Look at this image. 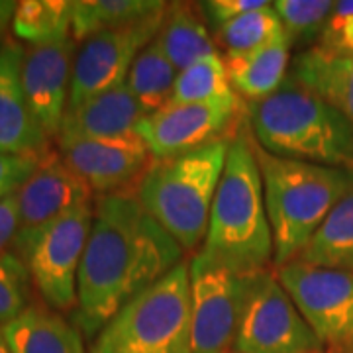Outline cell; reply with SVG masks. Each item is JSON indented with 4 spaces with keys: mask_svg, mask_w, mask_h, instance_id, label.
<instances>
[{
    "mask_svg": "<svg viewBox=\"0 0 353 353\" xmlns=\"http://www.w3.org/2000/svg\"><path fill=\"white\" fill-rule=\"evenodd\" d=\"M212 36L216 48L224 51V57H234L269 46L271 41L283 38L285 30L273 8V2H269L263 8L243 14L234 22L222 26Z\"/></svg>",
    "mask_w": 353,
    "mask_h": 353,
    "instance_id": "cell-26",
    "label": "cell"
},
{
    "mask_svg": "<svg viewBox=\"0 0 353 353\" xmlns=\"http://www.w3.org/2000/svg\"><path fill=\"white\" fill-rule=\"evenodd\" d=\"M255 277L222 269L201 252L192 255L189 261L192 353H234Z\"/></svg>",
    "mask_w": 353,
    "mask_h": 353,
    "instance_id": "cell-7",
    "label": "cell"
},
{
    "mask_svg": "<svg viewBox=\"0 0 353 353\" xmlns=\"http://www.w3.org/2000/svg\"><path fill=\"white\" fill-rule=\"evenodd\" d=\"M248 124L271 155L353 171V124L290 73L271 97L248 104Z\"/></svg>",
    "mask_w": 353,
    "mask_h": 353,
    "instance_id": "cell-3",
    "label": "cell"
},
{
    "mask_svg": "<svg viewBox=\"0 0 353 353\" xmlns=\"http://www.w3.org/2000/svg\"><path fill=\"white\" fill-rule=\"evenodd\" d=\"M0 353H10L6 338H4V330H0Z\"/></svg>",
    "mask_w": 353,
    "mask_h": 353,
    "instance_id": "cell-35",
    "label": "cell"
},
{
    "mask_svg": "<svg viewBox=\"0 0 353 353\" xmlns=\"http://www.w3.org/2000/svg\"><path fill=\"white\" fill-rule=\"evenodd\" d=\"M199 252L222 269L255 277L273 265V234L248 118L230 141L210 222Z\"/></svg>",
    "mask_w": 353,
    "mask_h": 353,
    "instance_id": "cell-2",
    "label": "cell"
},
{
    "mask_svg": "<svg viewBox=\"0 0 353 353\" xmlns=\"http://www.w3.org/2000/svg\"><path fill=\"white\" fill-rule=\"evenodd\" d=\"M322 48L353 55V0L336 2L330 16L324 36L320 39Z\"/></svg>",
    "mask_w": 353,
    "mask_h": 353,
    "instance_id": "cell-30",
    "label": "cell"
},
{
    "mask_svg": "<svg viewBox=\"0 0 353 353\" xmlns=\"http://www.w3.org/2000/svg\"><path fill=\"white\" fill-rule=\"evenodd\" d=\"M150 112L136 101L128 83L67 110L57 141L116 138L134 134Z\"/></svg>",
    "mask_w": 353,
    "mask_h": 353,
    "instance_id": "cell-17",
    "label": "cell"
},
{
    "mask_svg": "<svg viewBox=\"0 0 353 353\" xmlns=\"http://www.w3.org/2000/svg\"><path fill=\"white\" fill-rule=\"evenodd\" d=\"M57 148L65 163L99 196L134 192L153 163L148 143L136 132L116 138L57 141Z\"/></svg>",
    "mask_w": 353,
    "mask_h": 353,
    "instance_id": "cell-13",
    "label": "cell"
},
{
    "mask_svg": "<svg viewBox=\"0 0 353 353\" xmlns=\"http://www.w3.org/2000/svg\"><path fill=\"white\" fill-rule=\"evenodd\" d=\"M43 155L0 153V201H4L6 196H10V194L22 189V185L38 169Z\"/></svg>",
    "mask_w": 353,
    "mask_h": 353,
    "instance_id": "cell-31",
    "label": "cell"
},
{
    "mask_svg": "<svg viewBox=\"0 0 353 353\" xmlns=\"http://www.w3.org/2000/svg\"><path fill=\"white\" fill-rule=\"evenodd\" d=\"M16 6H18V2H14V0H0V36L2 38H4L8 24H12Z\"/></svg>",
    "mask_w": 353,
    "mask_h": 353,
    "instance_id": "cell-34",
    "label": "cell"
},
{
    "mask_svg": "<svg viewBox=\"0 0 353 353\" xmlns=\"http://www.w3.org/2000/svg\"><path fill=\"white\" fill-rule=\"evenodd\" d=\"M88 353H192L189 261L128 303Z\"/></svg>",
    "mask_w": 353,
    "mask_h": 353,
    "instance_id": "cell-6",
    "label": "cell"
},
{
    "mask_svg": "<svg viewBox=\"0 0 353 353\" xmlns=\"http://www.w3.org/2000/svg\"><path fill=\"white\" fill-rule=\"evenodd\" d=\"M232 92L234 90L230 87L224 57L220 55V51H216L194 61L179 73L171 102L173 104L212 102L230 97Z\"/></svg>",
    "mask_w": 353,
    "mask_h": 353,
    "instance_id": "cell-27",
    "label": "cell"
},
{
    "mask_svg": "<svg viewBox=\"0 0 353 353\" xmlns=\"http://www.w3.org/2000/svg\"><path fill=\"white\" fill-rule=\"evenodd\" d=\"M94 218V201L77 204L46 228L24 255L46 306L57 312L77 308V279Z\"/></svg>",
    "mask_w": 353,
    "mask_h": 353,
    "instance_id": "cell-9",
    "label": "cell"
},
{
    "mask_svg": "<svg viewBox=\"0 0 353 353\" xmlns=\"http://www.w3.org/2000/svg\"><path fill=\"white\" fill-rule=\"evenodd\" d=\"M167 2L161 0H75L71 36L85 41L101 32L128 28L163 12Z\"/></svg>",
    "mask_w": 353,
    "mask_h": 353,
    "instance_id": "cell-22",
    "label": "cell"
},
{
    "mask_svg": "<svg viewBox=\"0 0 353 353\" xmlns=\"http://www.w3.org/2000/svg\"><path fill=\"white\" fill-rule=\"evenodd\" d=\"M30 290L32 275L28 265L16 253L0 257V330L12 324L32 306Z\"/></svg>",
    "mask_w": 353,
    "mask_h": 353,
    "instance_id": "cell-29",
    "label": "cell"
},
{
    "mask_svg": "<svg viewBox=\"0 0 353 353\" xmlns=\"http://www.w3.org/2000/svg\"><path fill=\"white\" fill-rule=\"evenodd\" d=\"M165 10L138 24L101 32L81 41L73 63L67 110H75L90 99L126 83L139 51L157 36Z\"/></svg>",
    "mask_w": 353,
    "mask_h": 353,
    "instance_id": "cell-12",
    "label": "cell"
},
{
    "mask_svg": "<svg viewBox=\"0 0 353 353\" xmlns=\"http://www.w3.org/2000/svg\"><path fill=\"white\" fill-rule=\"evenodd\" d=\"M294 261L353 273V190L332 210Z\"/></svg>",
    "mask_w": 353,
    "mask_h": 353,
    "instance_id": "cell-23",
    "label": "cell"
},
{
    "mask_svg": "<svg viewBox=\"0 0 353 353\" xmlns=\"http://www.w3.org/2000/svg\"><path fill=\"white\" fill-rule=\"evenodd\" d=\"M248 118V104L236 92L212 102L167 104L150 114L136 134L143 139L153 159H171L206 148L238 134Z\"/></svg>",
    "mask_w": 353,
    "mask_h": 353,
    "instance_id": "cell-10",
    "label": "cell"
},
{
    "mask_svg": "<svg viewBox=\"0 0 353 353\" xmlns=\"http://www.w3.org/2000/svg\"><path fill=\"white\" fill-rule=\"evenodd\" d=\"M10 353H87L81 330L50 306L32 304L4 328Z\"/></svg>",
    "mask_w": 353,
    "mask_h": 353,
    "instance_id": "cell-20",
    "label": "cell"
},
{
    "mask_svg": "<svg viewBox=\"0 0 353 353\" xmlns=\"http://www.w3.org/2000/svg\"><path fill=\"white\" fill-rule=\"evenodd\" d=\"M336 2L330 0H277L273 8L292 48L310 50L324 36Z\"/></svg>",
    "mask_w": 353,
    "mask_h": 353,
    "instance_id": "cell-28",
    "label": "cell"
},
{
    "mask_svg": "<svg viewBox=\"0 0 353 353\" xmlns=\"http://www.w3.org/2000/svg\"><path fill=\"white\" fill-rule=\"evenodd\" d=\"M155 39L179 73L218 51L199 2H167L163 22Z\"/></svg>",
    "mask_w": 353,
    "mask_h": 353,
    "instance_id": "cell-21",
    "label": "cell"
},
{
    "mask_svg": "<svg viewBox=\"0 0 353 353\" xmlns=\"http://www.w3.org/2000/svg\"><path fill=\"white\" fill-rule=\"evenodd\" d=\"M179 71L167 59V55L153 39L150 46L139 51L128 75V87L136 101L150 114L157 112L171 104Z\"/></svg>",
    "mask_w": 353,
    "mask_h": 353,
    "instance_id": "cell-24",
    "label": "cell"
},
{
    "mask_svg": "<svg viewBox=\"0 0 353 353\" xmlns=\"http://www.w3.org/2000/svg\"><path fill=\"white\" fill-rule=\"evenodd\" d=\"M185 250L134 192L94 199V218L77 279V328L94 340L114 316L183 263Z\"/></svg>",
    "mask_w": 353,
    "mask_h": 353,
    "instance_id": "cell-1",
    "label": "cell"
},
{
    "mask_svg": "<svg viewBox=\"0 0 353 353\" xmlns=\"http://www.w3.org/2000/svg\"><path fill=\"white\" fill-rule=\"evenodd\" d=\"M324 353H353V273L290 261L273 269Z\"/></svg>",
    "mask_w": 353,
    "mask_h": 353,
    "instance_id": "cell-8",
    "label": "cell"
},
{
    "mask_svg": "<svg viewBox=\"0 0 353 353\" xmlns=\"http://www.w3.org/2000/svg\"><path fill=\"white\" fill-rule=\"evenodd\" d=\"M22 63L24 48L6 41L0 51V153L43 155L50 152V138L26 99Z\"/></svg>",
    "mask_w": 353,
    "mask_h": 353,
    "instance_id": "cell-16",
    "label": "cell"
},
{
    "mask_svg": "<svg viewBox=\"0 0 353 353\" xmlns=\"http://www.w3.org/2000/svg\"><path fill=\"white\" fill-rule=\"evenodd\" d=\"M75 55L73 36L24 50L22 85L26 99L48 138H59L69 106Z\"/></svg>",
    "mask_w": 353,
    "mask_h": 353,
    "instance_id": "cell-15",
    "label": "cell"
},
{
    "mask_svg": "<svg viewBox=\"0 0 353 353\" xmlns=\"http://www.w3.org/2000/svg\"><path fill=\"white\" fill-rule=\"evenodd\" d=\"M73 2L69 0H22L16 6L12 32L30 46L53 43L71 36Z\"/></svg>",
    "mask_w": 353,
    "mask_h": 353,
    "instance_id": "cell-25",
    "label": "cell"
},
{
    "mask_svg": "<svg viewBox=\"0 0 353 353\" xmlns=\"http://www.w3.org/2000/svg\"><path fill=\"white\" fill-rule=\"evenodd\" d=\"M289 73L353 124V55L316 43L314 48L294 55Z\"/></svg>",
    "mask_w": 353,
    "mask_h": 353,
    "instance_id": "cell-18",
    "label": "cell"
},
{
    "mask_svg": "<svg viewBox=\"0 0 353 353\" xmlns=\"http://www.w3.org/2000/svg\"><path fill=\"white\" fill-rule=\"evenodd\" d=\"M267 4L269 0H206V2H199V8L210 32L214 34L222 26L234 22L243 14L259 10Z\"/></svg>",
    "mask_w": 353,
    "mask_h": 353,
    "instance_id": "cell-32",
    "label": "cell"
},
{
    "mask_svg": "<svg viewBox=\"0 0 353 353\" xmlns=\"http://www.w3.org/2000/svg\"><path fill=\"white\" fill-rule=\"evenodd\" d=\"M4 43H6V41H2V36H0V51H2V48H4Z\"/></svg>",
    "mask_w": 353,
    "mask_h": 353,
    "instance_id": "cell-36",
    "label": "cell"
},
{
    "mask_svg": "<svg viewBox=\"0 0 353 353\" xmlns=\"http://www.w3.org/2000/svg\"><path fill=\"white\" fill-rule=\"evenodd\" d=\"M234 353H324L273 269L253 281Z\"/></svg>",
    "mask_w": 353,
    "mask_h": 353,
    "instance_id": "cell-11",
    "label": "cell"
},
{
    "mask_svg": "<svg viewBox=\"0 0 353 353\" xmlns=\"http://www.w3.org/2000/svg\"><path fill=\"white\" fill-rule=\"evenodd\" d=\"M255 157L273 234V265L281 267L299 259L332 210L352 192L353 171L283 159L257 143Z\"/></svg>",
    "mask_w": 353,
    "mask_h": 353,
    "instance_id": "cell-4",
    "label": "cell"
},
{
    "mask_svg": "<svg viewBox=\"0 0 353 353\" xmlns=\"http://www.w3.org/2000/svg\"><path fill=\"white\" fill-rule=\"evenodd\" d=\"M230 139L171 157L153 159L134 190L139 204L185 250L202 248L216 190L224 173Z\"/></svg>",
    "mask_w": 353,
    "mask_h": 353,
    "instance_id": "cell-5",
    "label": "cell"
},
{
    "mask_svg": "<svg viewBox=\"0 0 353 353\" xmlns=\"http://www.w3.org/2000/svg\"><path fill=\"white\" fill-rule=\"evenodd\" d=\"M92 199V190L65 163L59 152H48L34 175L18 190L20 232L16 238V255L24 261L26 252L39 234L77 204Z\"/></svg>",
    "mask_w": 353,
    "mask_h": 353,
    "instance_id": "cell-14",
    "label": "cell"
},
{
    "mask_svg": "<svg viewBox=\"0 0 353 353\" xmlns=\"http://www.w3.org/2000/svg\"><path fill=\"white\" fill-rule=\"evenodd\" d=\"M20 232L18 192L0 201V257L16 253V238Z\"/></svg>",
    "mask_w": 353,
    "mask_h": 353,
    "instance_id": "cell-33",
    "label": "cell"
},
{
    "mask_svg": "<svg viewBox=\"0 0 353 353\" xmlns=\"http://www.w3.org/2000/svg\"><path fill=\"white\" fill-rule=\"evenodd\" d=\"M290 41L287 36L259 50L224 57L230 87L245 104L263 101L277 90L289 77Z\"/></svg>",
    "mask_w": 353,
    "mask_h": 353,
    "instance_id": "cell-19",
    "label": "cell"
}]
</instances>
